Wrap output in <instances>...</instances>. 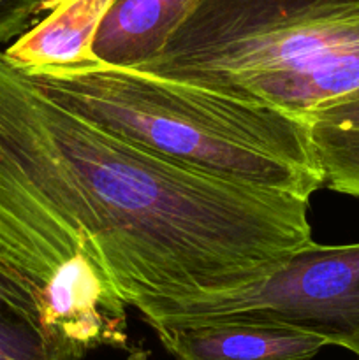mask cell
<instances>
[{
	"label": "cell",
	"instance_id": "9",
	"mask_svg": "<svg viewBox=\"0 0 359 360\" xmlns=\"http://www.w3.org/2000/svg\"><path fill=\"white\" fill-rule=\"evenodd\" d=\"M0 360H49L41 336L0 294Z\"/></svg>",
	"mask_w": 359,
	"mask_h": 360
},
{
	"label": "cell",
	"instance_id": "6",
	"mask_svg": "<svg viewBox=\"0 0 359 360\" xmlns=\"http://www.w3.org/2000/svg\"><path fill=\"white\" fill-rule=\"evenodd\" d=\"M111 4L113 0H70L18 35L4 55L23 70L95 62V35Z\"/></svg>",
	"mask_w": 359,
	"mask_h": 360
},
{
	"label": "cell",
	"instance_id": "10",
	"mask_svg": "<svg viewBox=\"0 0 359 360\" xmlns=\"http://www.w3.org/2000/svg\"><path fill=\"white\" fill-rule=\"evenodd\" d=\"M42 0H0V44L18 37L41 13Z\"/></svg>",
	"mask_w": 359,
	"mask_h": 360
},
{
	"label": "cell",
	"instance_id": "11",
	"mask_svg": "<svg viewBox=\"0 0 359 360\" xmlns=\"http://www.w3.org/2000/svg\"><path fill=\"white\" fill-rule=\"evenodd\" d=\"M305 118L320 123H331V125L359 129V97L336 102V104L326 105L322 109H317V111L310 112Z\"/></svg>",
	"mask_w": 359,
	"mask_h": 360
},
{
	"label": "cell",
	"instance_id": "12",
	"mask_svg": "<svg viewBox=\"0 0 359 360\" xmlns=\"http://www.w3.org/2000/svg\"><path fill=\"white\" fill-rule=\"evenodd\" d=\"M67 2H70V0H42L41 13L42 11H49V13H51L53 9H56V7L63 6V4H67Z\"/></svg>",
	"mask_w": 359,
	"mask_h": 360
},
{
	"label": "cell",
	"instance_id": "3",
	"mask_svg": "<svg viewBox=\"0 0 359 360\" xmlns=\"http://www.w3.org/2000/svg\"><path fill=\"white\" fill-rule=\"evenodd\" d=\"M137 69L308 116L359 97V0H194Z\"/></svg>",
	"mask_w": 359,
	"mask_h": 360
},
{
	"label": "cell",
	"instance_id": "5",
	"mask_svg": "<svg viewBox=\"0 0 359 360\" xmlns=\"http://www.w3.org/2000/svg\"><path fill=\"white\" fill-rule=\"evenodd\" d=\"M178 360H313L326 341L287 327L208 322L155 330Z\"/></svg>",
	"mask_w": 359,
	"mask_h": 360
},
{
	"label": "cell",
	"instance_id": "1",
	"mask_svg": "<svg viewBox=\"0 0 359 360\" xmlns=\"http://www.w3.org/2000/svg\"><path fill=\"white\" fill-rule=\"evenodd\" d=\"M310 199L158 157L0 51V294L49 360L129 350L127 308L239 290L312 241Z\"/></svg>",
	"mask_w": 359,
	"mask_h": 360
},
{
	"label": "cell",
	"instance_id": "7",
	"mask_svg": "<svg viewBox=\"0 0 359 360\" xmlns=\"http://www.w3.org/2000/svg\"><path fill=\"white\" fill-rule=\"evenodd\" d=\"M194 0H113L94 41L99 60L141 67L150 62Z\"/></svg>",
	"mask_w": 359,
	"mask_h": 360
},
{
	"label": "cell",
	"instance_id": "8",
	"mask_svg": "<svg viewBox=\"0 0 359 360\" xmlns=\"http://www.w3.org/2000/svg\"><path fill=\"white\" fill-rule=\"evenodd\" d=\"M306 122L324 186L359 199V129Z\"/></svg>",
	"mask_w": 359,
	"mask_h": 360
},
{
	"label": "cell",
	"instance_id": "4",
	"mask_svg": "<svg viewBox=\"0 0 359 360\" xmlns=\"http://www.w3.org/2000/svg\"><path fill=\"white\" fill-rule=\"evenodd\" d=\"M134 309L153 330L208 322L266 323L319 336L359 359V243L310 241L245 288L144 299Z\"/></svg>",
	"mask_w": 359,
	"mask_h": 360
},
{
	"label": "cell",
	"instance_id": "2",
	"mask_svg": "<svg viewBox=\"0 0 359 360\" xmlns=\"http://www.w3.org/2000/svg\"><path fill=\"white\" fill-rule=\"evenodd\" d=\"M25 72L58 105L183 167L303 199L324 186L305 116L102 60Z\"/></svg>",
	"mask_w": 359,
	"mask_h": 360
}]
</instances>
